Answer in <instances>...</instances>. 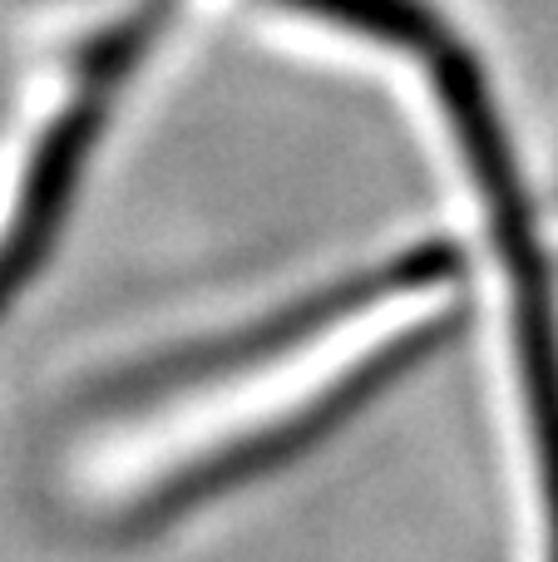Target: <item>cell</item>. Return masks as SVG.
Returning <instances> with one entry per match:
<instances>
[{
  "label": "cell",
  "mask_w": 558,
  "mask_h": 562,
  "mask_svg": "<svg viewBox=\"0 0 558 562\" xmlns=\"http://www.w3.org/2000/svg\"><path fill=\"white\" fill-rule=\"evenodd\" d=\"M455 267H460V257H455L450 247H415V252L391 257L386 267H376V272H366V277L336 281V286L316 291V296L297 301L292 311H277V316L237 330V336L208 340V346H188V350H178V356L154 360V366L129 370V375H119L114 385H109V405H144V400L164 395V390H188V385H203V380H227L243 366H263V360H272L277 350L302 346V340H312L316 330H326L332 321H346L351 311L371 306V301L391 296V291L440 286L445 277H455Z\"/></svg>",
  "instance_id": "3"
},
{
  "label": "cell",
  "mask_w": 558,
  "mask_h": 562,
  "mask_svg": "<svg viewBox=\"0 0 558 562\" xmlns=\"http://www.w3.org/2000/svg\"><path fill=\"white\" fill-rule=\"evenodd\" d=\"M282 5L306 10L316 20H332V25L376 40V45L405 49V55L421 59H431L450 40L445 20L425 0H282Z\"/></svg>",
  "instance_id": "4"
},
{
  "label": "cell",
  "mask_w": 558,
  "mask_h": 562,
  "mask_svg": "<svg viewBox=\"0 0 558 562\" xmlns=\"http://www.w3.org/2000/svg\"><path fill=\"white\" fill-rule=\"evenodd\" d=\"M148 30H154V15H138V20H129V25H119L114 35L89 55L79 99L49 124V134L40 138L35 158H30V168H25V183H20V198H15V217H10V227L0 233V311H10V301L30 286V277L45 262L49 243H55L59 223H65V213H69V198H75V188H79V173H85V158L99 138V124H104L109 94H114L119 79L129 75V65L144 55Z\"/></svg>",
  "instance_id": "2"
},
{
  "label": "cell",
  "mask_w": 558,
  "mask_h": 562,
  "mask_svg": "<svg viewBox=\"0 0 558 562\" xmlns=\"http://www.w3.org/2000/svg\"><path fill=\"white\" fill-rule=\"evenodd\" d=\"M435 75L450 128L460 138V154L490 203L494 243L510 277V306H514V360H520V390H524V425L534 445V484H539V524H544V562H558V301L549 286L539 237H534V213L524 203L520 168L510 158V138L494 114L484 69L470 59L465 45H445L440 55L425 59Z\"/></svg>",
  "instance_id": "1"
}]
</instances>
